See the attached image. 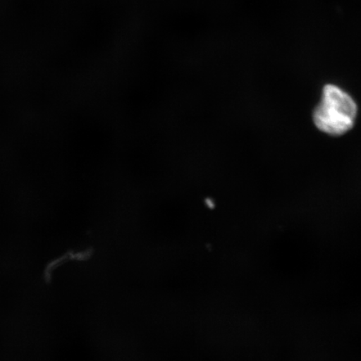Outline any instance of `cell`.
Wrapping results in <instances>:
<instances>
[{"instance_id": "obj_1", "label": "cell", "mask_w": 361, "mask_h": 361, "mask_svg": "<svg viewBox=\"0 0 361 361\" xmlns=\"http://www.w3.org/2000/svg\"><path fill=\"white\" fill-rule=\"evenodd\" d=\"M357 106L349 94L334 85L324 87L322 100L314 112V123L322 132L340 135L355 124Z\"/></svg>"}]
</instances>
